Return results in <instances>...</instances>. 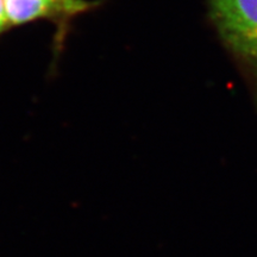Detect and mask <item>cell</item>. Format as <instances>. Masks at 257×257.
<instances>
[{"instance_id": "1", "label": "cell", "mask_w": 257, "mask_h": 257, "mask_svg": "<svg viewBox=\"0 0 257 257\" xmlns=\"http://www.w3.org/2000/svg\"><path fill=\"white\" fill-rule=\"evenodd\" d=\"M210 17L227 49L257 73V0H210Z\"/></svg>"}, {"instance_id": "2", "label": "cell", "mask_w": 257, "mask_h": 257, "mask_svg": "<svg viewBox=\"0 0 257 257\" xmlns=\"http://www.w3.org/2000/svg\"><path fill=\"white\" fill-rule=\"evenodd\" d=\"M4 3L11 25L40 19L70 17L87 8L82 0H4Z\"/></svg>"}, {"instance_id": "3", "label": "cell", "mask_w": 257, "mask_h": 257, "mask_svg": "<svg viewBox=\"0 0 257 257\" xmlns=\"http://www.w3.org/2000/svg\"><path fill=\"white\" fill-rule=\"evenodd\" d=\"M10 21L8 17V12H6L4 0H0V35L4 32L6 29L10 28Z\"/></svg>"}]
</instances>
